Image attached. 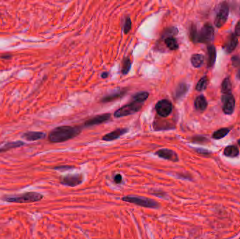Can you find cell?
<instances>
[{
  "mask_svg": "<svg viewBox=\"0 0 240 239\" xmlns=\"http://www.w3.org/2000/svg\"><path fill=\"white\" fill-rule=\"evenodd\" d=\"M152 194L157 196V197H161V198H164L166 196V194L164 193V192H161L160 191H153V193Z\"/></svg>",
  "mask_w": 240,
  "mask_h": 239,
  "instance_id": "32",
  "label": "cell"
},
{
  "mask_svg": "<svg viewBox=\"0 0 240 239\" xmlns=\"http://www.w3.org/2000/svg\"><path fill=\"white\" fill-rule=\"evenodd\" d=\"M187 91H188V86H187L186 84H184V83L180 84L176 88V90H175V98L179 99L182 98L183 96H185Z\"/></svg>",
  "mask_w": 240,
  "mask_h": 239,
  "instance_id": "20",
  "label": "cell"
},
{
  "mask_svg": "<svg viewBox=\"0 0 240 239\" xmlns=\"http://www.w3.org/2000/svg\"><path fill=\"white\" fill-rule=\"evenodd\" d=\"M127 90L126 89H120L119 91H116L113 93H112L111 94H109L108 96H106L104 97L103 98L101 99V102L103 103H109V102H112L113 100H117V99L122 98L124 96L125 93H127Z\"/></svg>",
  "mask_w": 240,
  "mask_h": 239,
  "instance_id": "14",
  "label": "cell"
},
{
  "mask_svg": "<svg viewBox=\"0 0 240 239\" xmlns=\"http://www.w3.org/2000/svg\"><path fill=\"white\" fill-rule=\"evenodd\" d=\"M238 144H239V145L240 146V139L238 140Z\"/></svg>",
  "mask_w": 240,
  "mask_h": 239,
  "instance_id": "38",
  "label": "cell"
},
{
  "mask_svg": "<svg viewBox=\"0 0 240 239\" xmlns=\"http://www.w3.org/2000/svg\"><path fill=\"white\" fill-rule=\"evenodd\" d=\"M81 129L77 126H61L56 127L49 132L48 139L51 143H63L74 138L80 133Z\"/></svg>",
  "mask_w": 240,
  "mask_h": 239,
  "instance_id": "2",
  "label": "cell"
},
{
  "mask_svg": "<svg viewBox=\"0 0 240 239\" xmlns=\"http://www.w3.org/2000/svg\"><path fill=\"white\" fill-rule=\"evenodd\" d=\"M149 97V93L146 91L139 92L133 96L132 102L122 106V107L116 111L114 116L117 118L127 117L133 114H135L141 110L144 102Z\"/></svg>",
  "mask_w": 240,
  "mask_h": 239,
  "instance_id": "1",
  "label": "cell"
},
{
  "mask_svg": "<svg viewBox=\"0 0 240 239\" xmlns=\"http://www.w3.org/2000/svg\"><path fill=\"white\" fill-rule=\"evenodd\" d=\"M164 42L166 44V46H167L170 50L174 51L179 48V44H178L177 40L173 37H168L165 38Z\"/></svg>",
  "mask_w": 240,
  "mask_h": 239,
  "instance_id": "22",
  "label": "cell"
},
{
  "mask_svg": "<svg viewBox=\"0 0 240 239\" xmlns=\"http://www.w3.org/2000/svg\"><path fill=\"white\" fill-rule=\"evenodd\" d=\"M122 176L121 174H117L114 177V181L116 184H121L122 183Z\"/></svg>",
  "mask_w": 240,
  "mask_h": 239,
  "instance_id": "31",
  "label": "cell"
},
{
  "mask_svg": "<svg viewBox=\"0 0 240 239\" xmlns=\"http://www.w3.org/2000/svg\"><path fill=\"white\" fill-rule=\"evenodd\" d=\"M1 58L3 59H6V60H9V59L11 58V56L10 54H4V55L1 56Z\"/></svg>",
  "mask_w": 240,
  "mask_h": 239,
  "instance_id": "35",
  "label": "cell"
},
{
  "mask_svg": "<svg viewBox=\"0 0 240 239\" xmlns=\"http://www.w3.org/2000/svg\"><path fill=\"white\" fill-rule=\"evenodd\" d=\"M43 198V195L40 193L30 191L19 195H7L4 196L2 199L9 203H30L41 201Z\"/></svg>",
  "mask_w": 240,
  "mask_h": 239,
  "instance_id": "3",
  "label": "cell"
},
{
  "mask_svg": "<svg viewBox=\"0 0 240 239\" xmlns=\"http://www.w3.org/2000/svg\"><path fill=\"white\" fill-rule=\"evenodd\" d=\"M111 114L109 113L103 114H100L96 117H92L91 119H88L87 121L84 122L85 126H94L96 125L101 124L103 123H105L110 119Z\"/></svg>",
  "mask_w": 240,
  "mask_h": 239,
  "instance_id": "11",
  "label": "cell"
},
{
  "mask_svg": "<svg viewBox=\"0 0 240 239\" xmlns=\"http://www.w3.org/2000/svg\"><path fill=\"white\" fill-rule=\"evenodd\" d=\"M228 14H229V6L226 2H223L220 5L219 9L215 19L214 23L217 27H221L226 22Z\"/></svg>",
  "mask_w": 240,
  "mask_h": 239,
  "instance_id": "7",
  "label": "cell"
},
{
  "mask_svg": "<svg viewBox=\"0 0 240 239\" xmlns=\"http://www.w3.org/2000/svg\"><path fill=\"white\" fill-rule=\"evenodd\" d=\"M208 67H211L214 65L216 59V48L212 45L208 46Z\"/></svg>",
  "mask_w": 240,
  "mask_h": 239,
  "instance_id": "18",
  "label": "cell"
},
{
  "mask_svg": "<svg viewBox=\"0 0 240 239\" xmlns=\"http://www.w3.org/2000/svg\"><path fill=\"white\" fill-rule=\"evenodd\" d=\"M234 31L236 36H240V20L238 21V23H237L236 26H235Z\"/></svg>",
  "mask_w": 240,
  "mask_h": 239,
  "instance_id": "33",
  "label": "cell"
},
{
  "mask_svg": "<svg viewBox=\"0 0 240 239\" xmlns=\"http://www.w3.org/2000/svg\"><path fill=\"white\" fill-rule=\"evenodd\" d=\"M237 78L238 79L239 81H240V69L237 71Z\"/></svg>",
  "mask_w": 240,
  "mask_h": 239,
  "instance_id": "37",
  "label": "cell"
},
{
  "mask_svg": "<svg viewBox=\"0 0 240 239\" xmlns=\"http://www.w3.org/2000/svg\"><path fill=\"white\" fill-rule=\"evenodd\" d=\"M128 132L127 129H117L115 131H113L109 133H107L105 136H104L102 139L104 141H113L115 140V139H117V138H120V136L124 135L126 132Z\"/></svg>",
  "mask_w": 240,
  "mask_h": 239,
  "instance_id": "13",
  "label": "cell"
},
{
  "mask_svg": "<svg viewBox=\"0 0 240 239\" xmlns=\"http://www.w3.org/2000/svg\"><path fill=\"white\" fill-rule=\"evenodd\" d=\"M108 75H109V74L108 72H103V74H101V77L103 78V79H105V78L108 77Z\"/></svg>",
  "mask_w": 240,
  "mask_h": 239,
  "instance_id": "36",
  "label": "cell"
},
{
  "mask_svg": "<svg viewBox=\"0 0 240 239\" xmlns=\"http://www.w3.org/2000/svg\"><path fill=\"white\" fill-rule=\"evenodd\" d=\"M237 44H238V39L236 35L235 34H230L227 38L226 42L223 46V49L227 53H231L236 48Z\"/></svg>",
  "mask_w": 240,
  "mask_h": 239,
  "instance_id": "12",
  "label": "cell"
},
{
  "mask_svg": "<svg viewBox=\"0 0 240 239\" xmlns=\"http://www.w3.org/2000/svg\"><path fill=\"white\" fill-rule=\"evenodd\" d=\"M239 239H240V238H239Z\"/></svg>",
  "mask_w": 240,
  "mask_h": 239,
  "instance_id": "39",
  "label": "cell"
},
{
  "mask_svg": "<svg viewBox=\"0 0 240 239\" xmlns=\"http://www.w3.org/2000/svg\"><path fill=\"white\" fill-rule=\"evenodd\" d=\"M24 145L25 143L22 141L9 142V143H4L3 145H0V152H4V151H6L13 148L20 147Z\"/></svg>",
  "mask_w": 240,
  "mask_h": 239,
  "instance_id": "17",
  "label": "cell"
},
{
  "mask_svg": "<svg viewBox=\"0 0 240 239\" xmlns=\"http://www.w3.org/2000/svg\"><path fill=\"white\" fill-rule=\"evenodd\" d=\"M194 107L199 112H203L207 107V102L204 96H199L194 100Z\"/></svg>",
  "mask_w": 240,
  "mask_h": 239,
  "instance_id": "16",
  "label": "cell"
},
{
  "mask_svg": "<svg viewBox=\"0 0 240 239\" xmlns=\"http://www.w3.org/2000/svg\"><path fill=\"white\" fill-rule=\"evenodd\" d=\"M131 62L130 59L129 58H125L122 61V70H121L123 74H128L131 69Z\"/></svg>",
  "mask_w": 240,
  "mask_h": 239,
  "instance_id": "26",
  "label": "cell"
},
{
  "mask_svg": "<svg viewBox=\"0 0 240 239\" xmlns=\"http://www.w3.org/2000/svg\"><path fill=\"white\" fill-rule=\"evenodd\" d=\"M73 167H71V166H68V165H67V166H59V167H56V168H55L54 169H56V170H66V169H70V168H72Z\"/></svg>",
  "mask_w": 240,
  "mask_h": 239,
  "instance_id": "34",
  "label": "cell"
},
{
  "mask_svg": "<svg viewBox=\"0 0 240 239\" xmlns=\"http://www.w3.org/2000/svg\"><path fill=\"white\" fill-rule=\"evenodd\" d=\"M223 111L225 114H232L235 107V100L232 94H225L222 97Z\"/></svg>",
  "mask_w": 240,
  "mask_h": 239,
  "instance_id": "9",
  "label": "cell"
},
{
  "mask_svg": "<svg viewBox=\"0 0 240 239\" xmlns=\"http://www.w3.org/2000/svg\"><path fill=\"white\" fill-rule=\"evenodd\" d=\"M122 200L138 206L148 208H155L159 207V203L151 198L138 196H126L122 197Z\"/></svg>",
  "mask_w": 240,
  "mask_h": 239,
  "instance_id": "4",
  "label": "cell"
},
{
  "mask_svg": "<svg viewBox=\"0 0 240 239\" xmlns=\"http://www.w3.org/2000/svg\"><path fill=\"white\" fill-rule=\"evenodd\" d=\"M209 83V79L207 77H204L199 80L196 86V90L198 91H202L205 90Z\"/></svg>",
  "mask_w": 240,
  "mask_h": 239,
  "instance_id": "25",
  "label": "cell"
},
{
  "mask_svg": "<svg viewBox=\"0 0 240 239\" xmlns=\"http://www.w3.org/2000/svg\"><path fill=\"white\" fill-rule=\"evenodd\" d=\"M177 33L178 30L175 27H168V29H166L164 31L163 36L165 38L168 37H173L174 35L177 34Z\"/></svg>",
  "mask_w": 240,
  "mask_h": 239,
  "instance_id": "27",
  "label": "cell"
},
{
  "mask_svg": "<svg viewBox=\"0 0 240 239\" xmlns=\"http://www.w3.org/2000/svg\"><path fill=\"white\" fill-rule=\"evenodd\" d=\"M204 60V56L201 54H194L191 57V63L193 67H199L201 66Z\"/></svg>",
  "mask_w": 240,
  "mask_h": 239,
  "instance_id": "21",
  "label": "cell"
},
{
  "mask_svg": "<svg viewBox=\"0 0 240 239\" xmlns=\"http://www.w3.org/2000/svg\"><path fill=\"white\" fill-rule=\"evenodd\" d=\"M45 137V133L42 132H35L30 131L25 132L23 134L22 138L28 141H36L44 138Z\"/></svg>",
  "mask_w": 240,
  "mask_h": 239,
  "instance_id": "15",
  "label": "cell"
},
{
  "mask_svg": "<svg viewBox=\"0 0 240 239\" xmlns=\"http://www.w3.org/2000/svg\"><path fill=\"white\" fill-rule=\"evenodd\" d=\"M84 180L82 174H69L60 177V183L65 186L75 187L79 185Z\"/></svg>",
  "mask_w": 240,
  "mask_h": 239,
  "instance_id": "6",
  "label": "cell"
},
{
  "mask_svg": "<svg viewBox=\"0 0 240 239\" xmlns=\"http://www.w3.org/2000/svg\"><path fill=\"white\" fill-rule=\"evenodd\" d=\"M214 37V30L211 25L206 23L197 33V42L199 43L208 44L213 41Z\"/></svg>",
  "mask_w": 240,
  "mask_h": 239,
  "instance_id": "5",
  "label": "cell"
},
{
  "mask_svg": "<svg viewBox=\"0 0 240 239\" xmlns=\"http://www.w3.org/2000/svg\"><path fill=\"white\" fill-rule=\"evenodd\" d=\"M155 110L161 117H167L173 110L172 103L169 100L163 99L158 101L155 105Z\"/></svg>",
  "mask_w": 240,
  "mask_h": 239,
  "instance_id": "8",
  "label": "cell"
},
{
  "mask_svg": "<svg viewBox=\"0 0 240 239\" xmlns=\"http://www.w3.org/2000/svg\"><path fill=\"white\" fill-rule=\"evenodd\" d=\"M197 33H198V32L197 30V27L194 25H192L190 27V39L192 42H197Z\"/></svg>",
  "mask_w": 240,
  "mask_h": 239,
  "instance_id": "29",
  "label": "cell"
},
{
  "mask_svg": "<svg viewBox=\"0 0 240 239\" xmlns=\"http://www.w3.org/2000/svg\"><path fill=\"white\" fill-rule=\"evenodd\" d=\"M223 154L227 157H236L239 155V150L234 145L227 146V147L225 148L224 151H223Z\"/></svg>",
  "mask_w": 240,
  "mask_h": 239,
  "instance_id": "19",
  "label": "cell"
},
{
  "mask_svg": "<svg viewBox=\"0 0 240 239\" xmlns=\"http://www.w3.org/2000/svg\"><path fill=\"white\" fill-rule=\"evenodd\" d=\"M155 155L163 159L168 160L173 162L179 161V157L175 151L169 149H161L155 152Z\"/></svg>",
  "mask_w": 240,
  "mask_h": 239,
  "instance_id": "10",
  "label": "cell"
},
{
  "mask_svg": "<svg viewBox=\"0 0 240 239\" xmlns=\"http://www.w3.org/2000/svg\"><path fill=\"white\" fill-rule=\"evenodd\" d=\"M222 93L223 95L225 94H231L232 91V84L230 79L229 78H226L224 81H223L222 86H221Z\"/></svg>",
  "mask_w": 240,
  "mask_h": 239,
  "instance_id": "24",
  "label": "cell"
},
{
  "mask_svg": "<svg viewBox=\"0 0 240 239\" xmlns=\"http://www.w3.org/2000/svg\"><path fill=\"white\" fill-rule=\"evenodd\" d=\"M131 26H132L131 20V19L129 17H127L125 19L124 23V27H123L124 34H128V33L129 32L131 29Z\"/></svg>",
  "mask_w": 240,
  "mask_h": 239,
  "instance_id": "28",
  "label": "cell"
},
{
  "mask_svg": "<svg viewBox=\"0 0 240 239\" xmlns=\"http://www.w3.org/2000/svg\"><path fill=\"white\" fill-rule=\"evenodd\" d=\"M230 129H227V128H224V129H220L218 131H215L212 135V137L213 139H220L223 138H224L227 135L228 132H230Z\"/></svg>",
  "mask_w": 240,
  "mask_h": 239,
  "instance_id": "23",
  "label": "cell"
},
{
  "mask_svg": "<svg viewBox=\"0 0 240 239\" xmlns=\"http://www.w3.org/2000/svg\"><path fill=\"white\" fill-rule=\"evenodd\" d=\"M232 65L234 67H240V57L234 56L232 58Z\"/></svg>",
  "mask_w": 240,
  "mask_h": 239,
  "instance_id": "30",
  "label": "cell"
}]
</instances>
